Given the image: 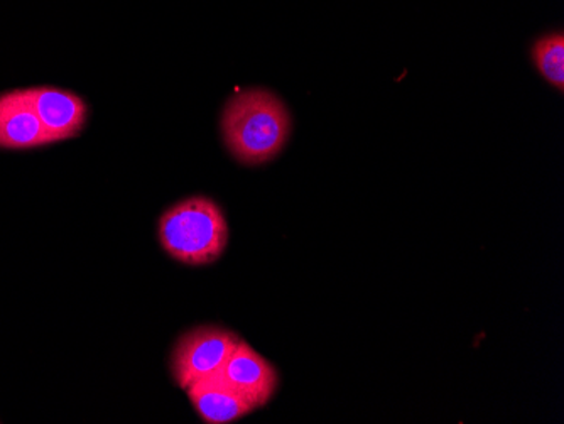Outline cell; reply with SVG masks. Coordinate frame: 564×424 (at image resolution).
<instances>
[{
  "label": "cell",
  "mask_w": 564,
  "mask_h": 424,
  "mask_svg": "<svg viewBox=\"0 0 564 424\" xmlns=\"http://www.w3.org/2000/svg\"><path fill=\"white\" fill-rule=\"evenodd\" d=\"M291 126L288 107L278 95L264 88L234 95L221 113L225 145L247 166L274 160L290 141Z\"/></svg>",
  "instance_id": "obj_1"
},
{
  "label": "cell",
  "mask_w": 564,
  "mask_h": 424,
  "mask_svg": "<svg viewBox=\"0 0 564 424\" xmlns=\"http://www.w3.org/2000/svg\"><path fill=\"white\" fill-rule=\"evenodd\" d=\"M218 376L249 398L256 407H264L271 401L279 382L274 366L243 340L228 357Z\"/></svg>",
  "instance_id": "obj_5"
},
{
  "label": "cell",
  "mask_w": 564,
  "mask_h": 424,
  "mask_svg": "<svg viewBox=\"0 0 564 424\" xmlns=\"http://www.w3.org/2000/svg\"><path fill=\"white\" fill-rule=\"evenodd\" d=\"M160 240L164 251L183 264H210L227 247V220L215 202L193 196L161 217Z\"/></svg>",
  "instance_id": "obj_2"
},
{
  "label": "cell",
  "mask_w": 564,
  "mask_h": 424,
  "mask_svg": "<svg viewBox=\"0 0 564 424\" xmlns=\"http://www.w3.org/2000/svg\"><path fill=\"white\" fill-rule=\"evenodd\" d=\"M240 338L232 331L218 327H199L188 331L177 341L171 357L174 381L183 389L212 378L232 356Z\"/></svg>",
  "instance_id": "obj_3"
},
{
  "label": "cell",
  "mask_w": 564,
  "mask_h": 424,
  "mask_svg": "<svg viewBox=\"0 0 564 424\" xmlns=\"http://www.w3.org/2000/svg\"><path fill=\"white\" fill-rule=\"evenodd\" d=\"M25 97L40 117L51 142L66 141L84 131L87 104L78 95L59 88L36 87L24 90Z\"/></svg>",
  "instance_id": "obj_4"
},
{
  "label": "cell",
  "mask_w": 564,
  "mask_h": 424,
  "mask_svg": "<svg viewBox=\"0 0 564 424\" xmlns=\"http://www.w3.org/2000/svg\"><path fill=\"white\" fill-rule=\"evenodd\" d=\"M188 398L205 423L227 424L258 410L249 398L227 384L220 376L189 385Z\"/></svg>",
  "instance_id": "obj_7"
},
{
  "label": "cell",
  "mask_w": 564,
  "mask_h": 424,
  "mask_svg": "<svg viewBox=\"0 0 564 424\" xmlns=\"http://www.w3.org/2000/svg\"><path fill=\"white\" fill-rule=\"evenodd\" d=\"M532 62L547 84L564 90V34L553 31L535 40L532 46Z\"/></svg>",
  "instance_id": "obj_8"
},
{
  "label": "cell",
  "mask_w": 564,
  "mask_h": 424,
  "mask_svg": "<svg viewBox=\"0 0 564 424\" xmlns=\"http://www.w3.org/2000/svg\"><path fill=\"white\" fill-rule=\"evenodd\" d=\"M44 144H51V138L24 90L0 95V148L21 151Z\"/></svg>",
  "instance_id": "obj_6"
}]
</instances>
